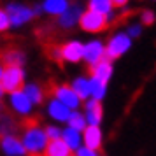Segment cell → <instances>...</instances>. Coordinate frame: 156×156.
Returning <instances> with one entry per match:
<instances>
[{
    "label": "cell",
    "mask_w": 156,
    "mask_h": 156,
    "mask_svg": "<svg viewBox=\"0 0 156 156\" xmlns=\"http://www.w3.org/2000/svg\"><path fill=\"white\" fill-rule=\"evenodd\" d=\"M44 93H46V98H51V100H56L60 104H63L65 107L69 109H76L79 107L81 100L79 97L74 93L72 86L69 84H60L56 81H48V84L44 86Z\"/></svg>",
    "instance_id": "6da1fadb"
},
{
    "label": "cell",
    "mask_w": 156,
    "mask_h": 156,
    "mask_svg": "<svg viewBox=\"0 0 156 156\" xmlns=\"http://www.w3.org/2000/svg\"><path fill=\"white\" fill-rule=\"evenodd\" d=\"M21 142H23L25 151H27V156L42 154V151L48 146V137H46V132L41 126H32V128L23 130Z\"/></svg>",
    "instance_id": "7a4b0ae2"
},
{
    "label": "cell",
    "mask_w": 156,
    "mask_h": 156,
    "mask_svg": "<svg viewBox=\"0 0 156 156\" xmlns=\"http://www.w3.org/2000/svg\"><path fill=\"white\" fill-rule=\"evenodd\" d=\"M0 88L4 93H16L25 88V72L21 67H4L2 77H0Z\"/></svg>",
    "instance_id": "3957f363"
},
{
    "label": "cell",
    "mask_w": 156,
    "mask_h": 156,
    "mask_svg": "<svg viewBox=\"0 0 156 156\" xmlns=\"http://www.w3.org/2000/svg\"><path fill=\"white\" fill-rule=\"evenodd\" d=\"M130 46H132V41H130V37L125 34V32H119V34H116L109 39V42L105 46V58L109 62H112V60H118L121 58L128 49H130Z\"/></svg>",
    "instance_id": "277c9868"
},
{
    "label": "cell",
    "mask_w": 156,
    "mask_h": 156,
    "mask_svg": "<svg viewBox=\"0 0 156 156\" xmlns=\"http://www.w3.org/2000/svg\"><path fill=\"white\" fill-rule=\"evenodd\" d=\"M79 27L88 34H100L109 28V20L104 14H97L93 11H86L79 18Z\"/></svg>",
    "instance_id": "5b68a950"
},
{
    "label": "cell",
    "mask_w": 156,
    "mask_h": 156,
    "mask_svg": "<svg viewBox=\"0 0 156 156\" xmlns=\"http://www.w3.org/2000/svg\"><path fill=\"white\" fill-rule=\"evenodd\" d=\"M5 12H7L9 21H11L12 27H20V25L30 21L32 18H35V16H37L35 11L25 7V5H20V4H11Z\"/></svg>",
    "instance_id": "8992f818"
},
{
    "label": "cell",
    "mask_w": 156,
    "mask_h": 156,
    "mask_svg": "<svg viewBox=\"0 0 156 156\" xmlns=\"http://www.w3.org/2000/svg\"><path fill=\"white\" fill-rule=\"evenodd\" d=\"M0 149L5 156H27V151L23 147V142L16 135H7L0 139Z\"/></svg>",
    "instance_id": "52a82bcc"
},
{
    "label": "cell",
    "mask_w": 156,
    "mask_h": 156,
    "mask_svg": "<svg viewBox=\"0 0 156 156\" xmlns=\"http://www.w3.org/2000/svg\"><path fill=\"white\" fill-rule=\"evenodd\" d=\"M83 58L84 62L90 67L95 63H98L100 60L105 58V46L100 42V41H91L84 46V51H83Z\"/></svg>",
    "instance_id": "ba28073f"
},
{
    "label": "cell",
    "mask_w": 156,
    "mask_h": 156,
    "mask_svg": "<svg viewBox=\"0 0 156 156\" xmlns=\"http://www.w3.org/2000/svg\"><path fill=\"white\" fill-rule=\"evenodd\" d=\"M88 74H90L91 79H98V81H102V83L107 84V81L112 76V63L107 58H104V60H100L98 63L88 67Z\"/></svg>",
    "instance_id": "9c48e42d"
},
{
    "label": "cell",
    "mask_w": 156,
    "mask_h": 156,
    "mask_svg": "<svg viewBox=\"0 0 156 156\" xmlns=\"http://www.w3.org/2000/svg\"><path fill=\"white\" fill-rule=\"evenodd\" d=\"M81 14H83L81 5H77V4H70L69 9L65 11L63 14H60V18H58V27H60V28H63V30L72 28L76 23H79Z\"/></svg>",
    "instance_id": "30bf717a"
},
{
    "label": "cell",
    "mask_w": 156,
    "mask_h": 156,
    "mask_svg": "<svg viewBox=\"0 0 156 156\" xmlns=\"http://www.w3.org/2000/svg\"><path fill=\"white\" fill-rule=\"evenodd\" d=\"M83 51L84 46L77 41H70V42L62 44V58L65 62H70V63H77L83 60Z\"/></svg>",
    "instance_id": "8fae6325"
},
{
    "label": "cell",
    "mask_w": 156,
    "mask_h": 156,
    "mask_svg": "<svg viewBox=\"0 0 156 156\" xmlns=\"http://www.w3.org/2000/svg\"><path fill=\"white\" fill-rule=\"evenodd\" d=\"M83 139H84V147L91 149V151H97V153L102 151V130H100V126L88 125L84 128Z\"/></svg>",
    "instance_id": "7c38bea8"
},
{
    "label": "cell",
    "mask_w": 156,
    "mask_h": 156,
    "mask_svg": "<svg viewBox=\"0 0 156 156\" xmlns=\"http://www.w3.org/2000/svg\"><path fill=\"white\" fill-rule=\"evenodd\" d=\"M102 118H104V107H102V102L93 100V98L88 100V102H86V116H84L86 123H90L91 126H98Z\"/></svg>",
    "instance_id": "4fadbf2b"
},
{
    "label": "cell",
    "mask_w": 156,
    "mask_h": 156,
    "mask_svg": "<svg viewBox=\"0 0 156 156\" xmlns=\"http://www.w3.org/2000/svg\"><path fill=\"white\" fill-rule=\"evenodd\" d=\"M0 63L4 67H21L25 63V55L16 48H7L0 51Z\"/></svg>",
    "instance_id": "5bb4252c"
},
{
    "label": "cell",
    "mask_w": 156,
    "mask_h": 156,
    "mask_svg": "<svg viewBox=\"0 0 156 156\" xmlns=\"http://www.w3.org/2000/svg\"><path fill=\"white\" fill-rule=\"evenodd\" d=\"M20 128V121L14 119V116L9 112H0V139L7 137V135H14Z\"/></svg>",
    "instance_id": "9a60e30c"
},
{
    "label": "cell",
    "mask_w": 156,
    "mask_h": 156,
    "mask_svg": "<svg viewBox=\"0 0 156 156\" xmlns=\"http://www.w3.org/2000/svg\"><path fill=\"white\" fill-rule=\"evenodd\" d=\"M11 107L14 109L18 114H21L23 118L27 116V114H30V111H32V102H30L28 98H27V95H25V91H16L11 95Z\"/></svg>",
    "instance_id": "2e32d148"
},
{
    "label": "cell",
    "mask_w": 156,
    "mask_h": 156,
    "mask_svg": "<svg viewBox=\"0 0 156 156\" xmlns=\"http://www.w3.org/2000/svg\"><path fill=\"white\" fill-rule=\"evenodd\" d=\"M42 156H72V151L62 139H56V140H48Z\"/></svg>",
    "instance_id": "e0dca14e"
},
{
    "label": "cell",
    "mask_w": 156,
    "mask_h": 156,
    "mask_svg": "<svg viewBox=\"0 0 156 156\" xmlns=\"http://www.w3.org/2000/svg\"><path fill=\"white\" fill-rule=\"evenodd\" d=\"M44 55L49 58L51 62H55L58 67H63V58H62V44L58 42H46L44 44Z\"/></svg>",
    "instance_id": "ac0fdd59"
},
{
    "label": "cell",
    "mask_w": 156,
    "mask_h": 156,
    "mask_svg": "<svg viewBox=\"0 0 156 156\" xmlns=\"http://www.w3.org/2000/svg\"><path fill=\"white\" fill-rule=\"evenodd\" d=\"M48 111H49V116L53 119L56 121H69V116H70V109L69 107H65L63 104H60L56 100H51L49 102V107H48Z\"/></svg>",
    "instance_id": "d6986e66"
},
{
    "label": "cell",
    "mask_w": 156,
    "mask_h": 156,
    "mask_svg": "<svg viewBox=\"0 0 156 156\" xmlns=\"http://www.w3.org/2000/svg\"><path fill=\"white\" fill-rule=\"evenodd\" d=\"M70 4H72L70 0H46L44 11L49 12V14H53V16H60L69 9Z\"/></svg>",
    "instance_id": "ffe728a7"
},
{
    "label": "cell",
    "mask_w": 156,
    "mask_h": 156,
    "mask_svg": "<svg viewBox=\"0 0 156 156\" xmlns=\"http://www.w3.org/2000/svg\"><path fill=\"white\" fill-rule=\"evenodd\" d=\"M23 91L27 95V98L32 102V104H42L46 100V93H44V86L39 84H28L23 88Z\"/></svg>",
    "instance_id": "44dd1931"
},
{
    "label": "cell",
    "mask_w": 156,
    "mask_h": 156,
    "mask_svg": "<svg viewBox=\"0 0 156 156\" xmlns=\"http://www.w3.org/2000/svg\"><path fill=\"white\" fill-rule=\"evenodd\" d=\"M72 90L74 93L79 97V100H88L90 95H91V90H90V79L86 77H79L72 83Z\"/></svg>",
    "instance_id": "7402d4cb"
},
{
    "label": "cell",
    "mask_w": 156,
    "mask_h": 156,
    "mask_svg": "<svg viewBox=\"0 0 156 156\" xmlns=\"http://www.w3.org/2000/svg\"><path fill=\"white\" fill-rule=\"evenodd\" d=\"M62 140L70 147V151H77L81 146V135H79V132H76V130H72V128H65V130H62Z\"/></svg>",
    "instance_id": "603a6c76"
},
{
    "label": "cell",
    "mask_w": 156,
    "mask_h": 156,
    "mask_svg": "<svg viewBox=\"0 0 156 156\" xmlns=\"http://www.w3.org/2000/svg\"><path fill=\"white\" fill-rule=\"evenodd\" d=\"M88 11H93L97 14H104L107 16L112 11V2L111 0H90L88 2Z\"/></svg>",
    "instance_id": "cb8c5ba5"
},
{
    "label": "cell",
    "mask_w": 156,
    "mask_h": 156,
    "mask_svg": "<svg viewBox=\"0 0 156 156\" xmlns=\"http://www.w3.org/2000/svg\"><path fill=\"white\" fill-rule=\"evenodd\" d=\"M67 123H69V128L76 130V132H84V128H86V119L81 112H72L69 116Z\"/></svg>",
    "instance_id": "d4e9b609"
},
{
    "label": "cell",
    "mask_w": 156,
    "mask_h": 156,
    "mask_svg": "<svg viewBox=\"0 0 156 156\" xmlns=\"http://www.w3.org/2000/svg\"><path fill=\"white\" fill-rule=\"evenodd\" d=\"M105 83H102L98 79H90V90H91V95H93V100H102L104 95H105Z\"/></svg>",
    "instance_id": "484cf974"
},
{
    "label": "cell",
    "mask_w": 156,
    "mask_h": 156,
    "mask_svg": "<svg viewBox=\"0 0 156 156\" xmlns=\"http://www.w3.org/2000/svg\"><path fill=\"white\" fill-rule=\"evenodd\" d=\"M46 137L48 140H56V139H62V130L58 126H46Z\"/></svg>",
    "instance_id": "4316f807"
},
{
    "label": "cell",
    "mask_w": 156,
    "mask_h": 156,
    "mask_svg": "<svg viewBox=\"0 0 156 156\" xmlns=\"http://www.w3.org/2000/svg\"><path fill=\"white\" fill-rule=\"evenodd\" d=\"M9 27H11V21H9L7 12L0 9V34H2V32H7Z\"/></svg>",
    "instance_id": "83f0119b"
},
{
    "label": "cell",
    "mask_w": 156,
    "mask_h": 156,
    "mask_svg": "<svg viewBox=\"0 0 156 156\" xmlns=\"http://www.w3.org/2000/svg\"><path fill=\"white\" fill-rule=\"evenodd\" d=\"M140 21L144 23V25H153V23H154V12H153V11H142Z\"/></svg>",
    "instance_id": "f1b7e54d"
},
{
    "label": "cell",
    "mask_w": 156,
    "mask_h": 156,
    "mask_svg": "<svg viewBox=\"0 0 156 156\" xmlns=\"http://www.w3.org/2000/svg\"><path fill=\"white\" fill-rule=\"evenodd\" d=\"M74 156H98V153L91 151V149H88V147H79Z\"/></svg>",
    "instance_id": "f546056e"
},
{
    "label": "cell",
    "mask_w": 156,
    "mask_h": 156,
    "mask_svg": "<svg viewBox=\"0 0 156 156\" xmlns=\"http://www.w3.org/2000/svg\"><path fill=\"white\" fill-rule=\"evenodd\" d=\"M128 37H139L140 35V27L139 25H132V27H128Z\"/></svg>",
    "instance_id": "4dcf8cb0"
},
{
    "label": "cell",
    "mask_w": 156,
    "mask_h": 156,
    "mask_svg": "<svg viewBox=\"0 0 156 156\" xmlns=\"http://www.w3.org/2000/svg\"><path fill=\"white\" fill-rule=\"evenodd\" d=\"M112 2V7H125L128 4V0H111Z\"/></svg>",
    "instance_id": "1f68e13d"
},
{
    "label": "cell",
    "mask_w": 156,
    "mask_h": 156,
    "mask_svg": "<svg viewBox=\"0 0 156 156\" xmlns=\"http://www.w3.org/2000/svg\"><path fill=\"white\" fill-rule=\"evenodd\" d=\"M0 112H7V107H5L4 102H0Z\"/></svg>",
    "instance_id": "d6a6232c"
},
{
    "label": "cell",
    "mask_w": 156,
    "mask_h": 156,
    "mask_svg": "<svg viewBox=\"0 0 156 156\" xmlns=\"http://www.w3.org/2000/svg\"><path fill=\"white\" fill-rule=\"evenodd\" d=\"M2 97H4V90L0 88V102H2Z\"/></svg>",
    "instance_id": "836d02e7"
},
{
    "label": "cell",
    "mask_w": 156,
    "mask_h": 156,
    "mask_svg": "<svg viewBox=\"0 0 156 156\" xmlns=\"http://www.w3.org/2000/svg\"><path fill=\"white\" fill-rule=\"evenodd\" d=\"M2 72H4V67H2V63H0V77H2Z\"/></svg>",
    "instance_id": "e575fe53"
},
{
    "label": "cell",
    "mask_w": 156,
    "mask_h": 156,
    "mask_svg": "<svg viewBox=\"0 0 156 156\" xmlns=\"http://www.w3.org/2000/svg\"><path fill=\"white\" fill-rule=\"evenodd\" d=\"M28 156H42V154H28Z\"/></svg>",
    "instance_id": "d590c367"
},
{
    "label": "cell",
    "mask_w": 156,
    "mask_h": 156,
    "mask_svg": "<svg viewBox=\"0 0 156 156\" xmlns=\"http://www.w3.org/2000/svg\"><path fill=\"white\" fill-rule=\"evenodd\" d=\"M72 156H74V154H72Z\"/></svg>",
    "instance_id": "8d00e7d4"
}]
</instances>
